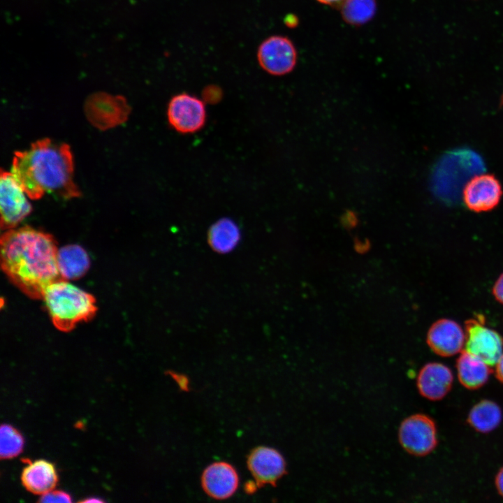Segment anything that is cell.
I'll use <instances>...</instances> for the list:
<instances>
[{"label":"cell","mask_w":503,"mask_h":503,"mask_svg":"<svg viewBox=\"0 0 503 503\" xmlns=\"http://www.w3.org/2000/svg\"><path fill=\"white\" fill-rule=\"evenodd\" d=\"M240 239L237 224L229 218H221L214 223L208 231L207 240L212 249L219 253L233 250Z\"/></svg>","instance_id":"18"},{"label":"cell","mask_w":503,"mask_h":503,"mask_svg":"<svg viewBox=\"0 0 503 503\" xmlns=\"http://www.w3.org/2000/svg\"><path fill=\"white\" fill-rule=\"evenodd\" d=\"M54 326L63 332L94 317L97 307L92 295L68 282L57 281L47 287L43 297Z\"/></svg>","instance_id":"3"},{"label":"cell","mask_w":503,"mask_h":503,"mask_svg":"<svg viewBox=\"0 0 503 503\" xmlns=\"http://www.w3.org/2000/svg\"><path fill=\"white\" fill-rule=\"evenodd\" d=\"M221 97V93L217 88L213 87L207 88L203 92L205 101L210 103H217Z\"/></svg>","instance_id":"22"},{"label":"cell","mask_w":503,"mask_h":503,"mask_svg":"<svg viewBox=\"0 0 503 503\" xmlns=\"http://www.w3.org/2000/svg\"><path fill=\"white\" fill-rule=\"evenodd\" d=\"M502 194L500 182L495 175L489 173L472 177L465 184L462 191L465 205L475 212L493 210L500 203Z\"/></svg>","instance_id":"9"},{"label":"cell","mask_w":503,"mask_h":503,"mask_svg":"<svg viewBox=\"0 0 503 503\" xmlns=\"http://www.w3.org/2000/svg\"><path fill=\"white\" fill-rule=\"evenodd\" d=\"M24 438L14 427L2 424L0 428V458L11 459L17 456L23 450Z\"/></svg>","instance_id":"20"},{"label":"cell","mask_w":503,"mask_h":503,"mask_svg":"<svg viewBox=\"0 0 503 503\" xmlns=\"http://www.w3.org/2000/svg\"><path fill=\"white\" fill-rule=\"evenodd\" d=\"M493 294L495 298L503 305V273L500 275L493 287Z\"/></svg>","instance_id":"23"},{"label":"cell","mask_w":503,"mask_h":503,"mask_svg":"<svg viewBox=\"0 0 503 503\" xmlns=\"http://www.w3.org/2000/svg\"><path fill=\"white\" fill-rule=\"evenodd\" d=\"M27 195L11 172L1 171L0 208L2 230L14 228L32 210Z\"/></svg>","instance_id":"5"},{"label":"cell","mask_w":503,"mask_h":503,"mask_svg":"<svg viewBox=\"0 0 503 503\" xmlns=\"http://www.w3.org/2000/svg\"><path fill=\"white\" fill-rule=\"evenodd\" d=\"M453 375L451 369L440 363H429L420 370L417 387L424 398L437 401L443 399L451 391Z\"/></svg>","instance_id":"13"},{"label":"cell","mask_w":503,"mask_h":503,"mask_svg":"<svg viewBox=\"0 0 503 503\" xmlns=\"http://www.w3.org/2000/svg\"><path fill=\"white\" fill-rule=\"evenodd\" d=\"M10 172L27 196L38 200L45 194L69 199L80 196L74 182V161L66 143L38 140L28 150L17 151Z\"/></svg>","instance_id":"2"},{"label":"cell","mask_w":503,"mask_h":503,"mask_svg":"<svg viewBox=\"0 0 503 503\" xmlns=\"http://www.w3.org/2000/svg\"><path fill=\"white\" fill-rule=\"evenodd\" d=\"M170 126L182 134L194 133L205 125L207 112L203 100L187 93L173 96L167 108Z\"/></svg>","instance_id":"4"},{"label":"cell","mask_w":503,"mask_h":503,"mask_svg":"<svg viewBox=\"0 0 503 503\" xmlns=\"http://www.w3.org/2000/svg\"><path fill=\"white\" fill-rule=\"evenodd\" d=\"M103 501L98 497L87 498L81 501V502H103Z\"/></svg>","instance_id":"27"},{"label":"cell","mask_w":503,"mask_h":503,"mask_svg":"<svg viewBox=\"0 0 503 503\" xmlns=\"http://www.w3.org/2000/svg\"><path fill=\"white\" fill-rule=\"evenodd\" d=\"M375 10V0H344L341 10L344 20L354 25L368 22Z\"/></svg>","instance_id":"19"},{"label":"cell","mask_w":503,"mask_h":503,"mask_svg":"<svg viewBox=\"0 0 503 503\" xmlns=\"http://www.w3.org/2000/svg\"><path fill=\"white\" fill-rule=\"evenodd\" d=\"M427 343L437 355L450 357L463 351L465 335L455 321L442 319L435 321L427 334Z\"/></svg>","instance_id":"12"},{"label":"cell","mask_w":503,"mask_h":503,"mask_svg":"<svg viewBox=\"0 0 503 503\" xmlns=\"http://www.w3.org/2000/svg\"><path fill=\"white\" fill-rule=\"evenodd\" d=\"M1 265L25 295L41 299L51 284L64 279L57 263V243L49 233L30 226L7 230L1 238Z\"/></svg>","instance_id":"1"},{"label":"cell","mask_w":503,"mask_h":503,"mask_svg":"<svg viewBox=\"0 0 503 503\" xmlns=\"http://www.w3.org/2000/svg\"><path fill=\"white\" fill-rule=\"evenodd\" d=\"M247 466L258 487L268 484L276 486L277 481L286 473V462L282 455L275 449L265 446L250 451L247 456Z\"/></svg>","instance_id":"10"},{"label":"cell","mask_w":503,"mask_h":503,"mask_svg":"<svg viewBox=\"0 0 503 503\" xmlns=\"http://www.w3.org/2000/svg\"><path fill=\"white\" fill-rule=\"evenodd\" d=\"M57 263L64 279H77L82 277L90 265L89 256L80 245H66L58 250Z\"/></svg>","instance_id":"16"},{"label":"cell","mask_w":503,"mask_h":503,"mask_svg":"<svg viewBox=\"0 0 503 503\" xmlns=\"http://www.w3.org/2000/svg\"><path fill=\"white\" fill-rule=\"evenodd\" d=\"M502 103H503V96H502Z\"/></svg>","instance_id":"28"},{"label":"cell","mask_w":503,"mask_h":503,"mask_svg":"<svg viewBox=\"0 0 503 503\" xmlns=\"http://www.w3.org/2000/svg\"><path fill=\"white\" fill-rule=\"evenodd\" d=\"M261 67L274 75L290 73L295 67L297 53L293 43L282 36H272L264 40L258 49Z\"/></svg>","instance_id":"8"},{"label":"cell","mask_w":503,"mask_h":503,"mask_svg":"<svg viewBox=\"0 0 503 503\" xmlns=\"http://www.w3.org/2000/svg\"><path fill=\"white\" fill-rule=\"evenodd\" d=\"M495 485L498 493L503 497V467L498 471L495 476Z\"/></svg>","instance_id":"24"},{"label":"cell","mask_w":503,"mask_h":503,"mask_svg":"<svg viewBox=\"0 0 503 503\" xmlns=\"http://www.w3.org/2000/svg\"><path fill=\"white\" fill-rule=\"evenodd\" d=\"M465 349L490 367L497 363L503 353V338L495 330L485 326L484 318L479 315L465 322Z\"/></svg>","instance_id":"7"},{"label":"cell","mask_w":503,"mask_h":503,"mask_svg":"<svg viewBox=\"0 0 503 503\" xmlns=\"http://www.w3.org/2000/svg\"><path fill=\"white\" fill-rule=\"evenodd\" d=\"M502 419L500 406L490 400H483L475 404L470 409L467 422L475 430L488 433L495 430Z\"/></svg>","instance_id":"17"},{"label":"cell","mask_w":503,"mask_h":503,"mask_svg":"<svg viewBox=\"0 0 503 503\" xmlns=\"http://www.w3.org/2000/svg\"><path fill=\"white\" fill-rule=\"evenodd\" d=\"M490 366L466 350L462 351L456 360L457 375L460 383L469 390L480 388L488 381Z\"/></svg>","instance_id":"15"},{"label":"cell","mask_w":503,"mask_h":503,"mask_svg":"<svg viewBox=\"0 0 503 503\" xmlns=\"http://www.w3.org/2000/svg\"><path fill=\"white\" fill-rule=\"evenodd\" d=\"M316 1H318L319 2H320L323 4L333 5L335 3H340L341 1H344V0H316Z\"/></svg>","instance_id":"26"},{"label":"cell","mask_w":503,"mask_h":503,"mask_svg":"<svg viewBox=\"0 0 503 503\" xmlns=\"http://www.w3.org/2000/svg\"><path fill=\"white\" fill-rule=\"evenodd\" d=\"M236 469L225 461L214 462L205 467L201 474V486L211 498L221 500L234 495L239 486Z\"/></svg>","instance_id":"11"},{"label":"cell","mask_w":503,"mask_h":503,"mask_svg":"<svg viewBox=\"0 0 503 503\" xmlns=\"http://www.w3.org/2000/svg\"><path fill=\"white\" fill-rule=\"evenodd\" d=\"M27 462L21 474V481L26 490L40 495L54 490L58 483L54 465L43 459Z\"/></svg>","instance_id":"14"},{"label":"cell","mask_w":503,"mask_h":503,"mask_svg":"<svg viewBox=\"0 0 503 503\" xmlns=\"http://www.w3.org/2000/svg\"><path fill=\"white\" fill-rule=\"evenodd\" d=\"M399 439L408 453L417 456L426 455L437 445L435 423L425 414L411 415L402 422Z\"/></svg>","instance_id":"6"},{"label":"cell","mask_w":503,"mask_h":503,"mask_svg":"<svg viewBox=\"0 0 503 503\" xmlns=\"http://www.w3.org/2000/svg\"><path fill=\"white\" fill-rule=\"evenodd\" d=\"M40 502H71V495L63 490H52L42 495L38 500Z\"/></svg>","instance_id":"21"},{"label":"cell","mask_w":503,"mask_h":503,"mask_svg":"<svg viewBox=\"0 0 503 503\" xmlns=\"http://www.w3.org/2000/svg\"><path fill=\"white\" fill-rule=\"evenodd\" d=\"M496 378L503 384V353L495 364Z\"/></svg>","instance_id":"25"}]
</instances>
